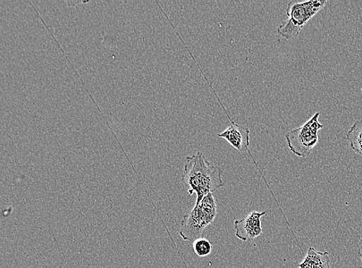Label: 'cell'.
<instances>
[{
    "instance_id": "6da1fadb",
    "label": "cell",
    "mask_w": 362,
    "mask_h": 268,
    "mask_svg": "<svg viewBox=\"0 0 362 268\" xmlns=\"http://www.w3.org/2000/svg\"><path fill=\"white\" fill-rule=\"evenodd\" d=\"M223 174L221 167L207 161L201 152L187 158L182 182L188 187L189 196L197 194L195 206L205 197L225 185Z\"/></svg>"
},
{
    "instance_id": "7a4b0ae2",
    "label": "cell",
    "mask_w": 362,
    "mask_h": 268,
    "mask_svg": "<svg viewBox=\"0 0 362 268\" xmlns=\"http://www.w3.org/2000/svg\"><path fill=\"white\" fill-rule=\"evenodd\" d=\"M216 215V201L214 194H210L183 216L180 229L181 238L193 244L203 236L205 229L214 222Z\"/></svg>"
},
{
    "instance_id": "3957f363",
    "label": "cell",
    "mask_w": 362,
    "mask_h": 268,
    "mask_svg": "<svg viewBox=\"0 0 362 268\" xmlns=\"http://www.w3.org/2000/svg\"><path fill=\"white\" fill-rule=\"evenodd\" d=\"M326 4L327 1L325 0L291 1L287 10L288 19L280 25L277 28V33L280 37L287 40L298 37L305 25L321 11Z\"/></svg>"
},
{
    "instance_id": "277c9868",
    "label": "cell",
    "mask_w": 362,
    "mask_h": 268,
    "mask_svg": "<svg viewBox=\"0 0 362 268\" xmlns=\"http://www.w3.org/2000/svg\"><path fill=\"white\" fill-rule=\"evenodd\" d=\"M320 112L315 113L302 127L285 136L291 152L298 157L308 156L318 144V132L324 128L319 122Z\"/></svg>"
},
{
    "instance_id": "5b68a950",
    "label": "cell",
    "mask_w": 362,
    "mask_h": 268,
    "mask_svg": "<svg viewBox=\"0 0 362 268\" xmlns=\"http://www.w3.org/2000/svg\"><path fill=\"white\" fill-rule=\"evenodd\" d=\"M267 211H252L240 221H235V236L241 241L255 239L263 233L261 219Z\"/></svg>"
},
{
    "instance_id": "8992f818",
    "label": "cell",
    "mask_w": 362,
    "mask_h": 268,
    "mask_svg": "<svg viewBox=\"0 0 362 268\" xmlns=\"http://www.w3.org/2000/svg\"><path fill=\"white\" fill-rule=\"evenodd\" d=\"M250 130L248 128L234 123L230 124V127L226 129L223 132L218 134L217 136L226 140L232 147L239 151V152L249 153L252 161H254L257 169H259L254 156H252L250 153Z\"/></svg>"
},
{
    "instance_id": "52a82bcc",
    "label": "cell",
    "mask_w": 362,
    "mask_h": 268,
    "mask_svg": "<svg viewBox=\"0 0 362 268\" xmlns=\"http://www.w3.org/2000/svg\"><path fill=\"white\" fill-rule=\"evenodd\" d=\"M329 255L327 252H319L315 248L310 247L299 268H332Z\"/></svg>"
},
{
    "instance_id": "ba28073f",
    "label": "cell",
    "mask_w": 362,
    "mask_h": 268,
    "mask_svg": "<svg viewBox=\"0 0 362 268\" xmlns=\"http://www.w3.org/2000/svg\"><path fill=\"white\" fill-rule=\"evenodd\" d=\"M351 148L362 156V121L354 123L346 135Z\"/></svg>"
},
{
    "instance_id": "9c48e42d",
    "label": "cell",
    "mask_w": 362,
    "mask_h": 268,
    "mask_svg": "<svg viewBox=\"0 0 362 268\" xmlns=\"http://www.w3.org/2000/svg\"><path fill=\"white\" fill-rule=\"evenodd\" d=\"M193 250L199 257H206L211 254L214 246L209 240L201 238L193 243Z\"/></svg>"
},
{
    "instance_id": "30bf717a",
    "label": "cell",
    "mask_w": 362,
    "mask_h": 268,
    "mask_svg": "<svg viewBox=\"0 0 362 268\" xmlns=\"http://www.w3.org/2000/svg\"><path fill=\"white\" fill-rule=\"evenodd\" d=\"M358 255L362 262V238L360 239L358 244Z\"/></svg>"
}]
</instances>
